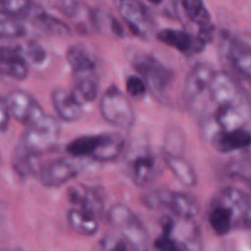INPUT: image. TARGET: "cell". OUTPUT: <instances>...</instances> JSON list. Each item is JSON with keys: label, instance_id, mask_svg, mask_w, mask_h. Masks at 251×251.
<instances>
[{"label": "cell", "instance_id": "1", "mask_svg": "<svg viewBox=\"0 0 251 251\" xmlns=\"http://www.w3.org/2000/svg\"><path fill=\"white\" fill-rule=\"evenodd\" d=\"M60 135L58 119L44 113L39 119L26 126L16 149L33 157L49 152L55 147Z\"/></svg>", "mask_w": 251, "mask_h": 251}, {"label": "cell", "instance_id": "2", "mask_svg": "<svg viewBox=\"0 0 251 251\" xmlns=\"http://www.w3.org/2000/svg\"><path fill=\"white\" fill-rule=\"evenodd\" d=\"M142 202L151 210L169 211L172 216L183 220H195L200 212V202L191 194L157 189L149 191L142 198Z\"/></svg>", "mask_w": 251, "mask_h": 251}, {"label": "cell", "instance_id": "3", "mask_svg": "<svg viewBox=\"0 0 251 251\" xmlns=\"http://www.w3.org/2000/svg\"><path fill=\"white\" fill-rule=\"evenodd\" d=\"M125 163L130 179L140 188L151 185L162 169L159 157L146 144L131 145L125 152Z\"/></svg>", "mask_w": 251, "mask_h": 251}, {"label": "cell", "instance_id": "4", "mask_svg": "<svg viewBox=\"0 0 251 251\" xmlns=\"http://www.w3.org/2000/svg\"><path fill=\"white\" fill-rule=\"evenodd\" d=\"M131 63L137 75L144 78L153 97L158 100L166 98L174 80L173 71L149 54H135Z\"/></svg>", "mask_w": 251, "mask_h": 251}, {"label": "cell", "instance_id": "5", "mask_svg": "<svg viewBox=\"0 0 251 251\" xmlns=\"http://www.w3.org/2000/svg\"><path fill=\"white\" fill-rule=\"evenodd\" d=\"M110 225L120 232L134 251H147V230L139 216L123 203L112 206L107 212Z\"/></svg>", "mask_w": 251, "mask_h": 251}, {"label": "cell", "instance_id": "6", "mask_svg": "<svg viewBox=\"0 0 251 251\" xmlns=\"http://www.w3.org/2000/svg\"><path fill=\"white\" fill-rule=\"evenodd\" d=\"M100 112L105 122L122 129H130L135 123V110L131 102L115 86L108 88L100 97Z\"/></svg>", "mask_w": 251, "mask_h": 251}, {"label": "cell", "instance_id": "7", "mask_svg": "<svg viewBox=\"0 0 251 251\" xmlns=\"http://www.w3.org/2000/svg\"><path fill=\"white\" fill-rule=\"evenodd\" d=\"M120 16L135 36L149 39L153 33V21L146 7L139 0H115Z\"/></svg>", "mask_w": 251, "mask_h": 251}, {"label": "cell", "instance_id": "8", "mask_svg": "<svg viewBox=\"0 0 251 251\" xmlns=\"http://www.w3.org/2000/svg\"><path fill=\"white\" fill-rule=\"evenodd\" d=\"M164 234L173 238L186 251H202L201 235L198 227L194 225V220L166 216L161 221Z\"/></svg>", "mask_w": 251, "mask_h": 251}, {"label": "cell", "instance_id": "9", "mask_svg": "<svg viewBox=\"0 0 251 251\" xmlns=\"http://www.w3.org/2000/svg\"><path fill=\"white\" fill-rule=\"evenodd\" d=\"M81 164L71 158H59L48 162L38 171L39 181L46 188H59L77 176Z\"/></svg>", "mask_w": 251, "mask_h": 251}, {"label": "cell", "instance_id": "10", "mask_svg": "<svg viewBox=\"0 0 251 251\" xmlns=\"http://www.w3.org/2000/svg\"><path fill=\"white\" fill-rule=\"evenodd\" d=\"M212 118L221 131L244 129L251 119V100L249 96L247 95L230 105L217 108Z\"/></svg>", "mask_w": 251, "mask_h": 251}, {"label": "cell", "instance_id": "11", "mask_svg": "<svg viewBox=\"0 0 251 251\" xmlns=\"http://www.w3.org/2000/svg\"><path fill=\"white\" fill-rule=\"evenodd\" d=\"M208 95L216 107L221 108L240 100L247 96V92L229 74L225 71H216L208 87Z\"/></svg>", "mask_w": 251, "mask_h": 251}, {"label": "cell", "instance_id": "12", "mask_svg": "<svg viewBox=\"0 0 251 251\" xmlns=\"http://www.w3.org/2000/svg\"><path fill=\"white\" fill-rule=\"evenodd\" d=\"M6 103L11 118L28 126L44 114V110L28 92L22 90H14L7 95Z\"/></svg>", "mask_w": 251, "mask_h": 251}, {"label": "cell", "instance_id": "13", "mask_svg": "<svg viewBox=\"0 0 251 251\" xmlns=\"http://www.w3.org/2000/svg\"><path fill=\"white\" fill-rule=\"evenodd\" d=\"M216 70L207 63H198L191 68L185 77L183 88V98L188 103H195L211 85Z\"/></svg>", "mask_w": 251, "mask_h": 251}, {"label": "cell", "instance_id": "14", "mask_svg": "<svg viewBox=\"0 0 251 251\" xmlns=\"http://www.w3.org/2000/svg\"><path fill=\"white\" fill-rule=\"evenodd\" d=\"M157 39L188 56L201 53L205 50L206 46H207V43L199 34L194 36L189 32L181 31V29H162L157 33Z\"/></svg>", "mask_w": 251, "mask_h": 251}, {"label": "cell", "instance_id": "15", "mask_svg": "<svg viewBox=\"0 0 251 251\" xmlns=\"http://www.w3.org/2000/svg\"><path fill=\"white\" fill-rule=\"evenodd\" d=\"M29 65L22 56L19 46L0 47V74L5 77L24 81L28 76Z\"/></svg>", "mask_w": 251, "mask_h": 251}, {"label": "cell", "instance_id": "16", "mask_svg": "<svg viewBox=\"0 0 251 251\" xmlns=\"http://www.w3.org/2000/svg\"><path fill=\"white\" fill-rule=\"evenodd\" d=\"M68 200L75 208L90 212L96 217H100L104 212V202L102 196L96 189L86 185H74L68 190Z\"/></svg>", "mask_w": 251, "mask_h": 251}, {"label": "cell", "instance_id": "17", "mask_svg": "<svg viewBox=\"0 0 251 251\" xmlns=\"http://www.w3.org/2000/svg\"><path fill=\"white\" fill-rule=\"evenodd\" d=\"M213 149L221 153H233L251 146V134L245 129L234 131H216L208 139Z\"/></svg>", "mask_w": 251, "mask_h": 251}, {"label": "cell", "instance_id": "18", "mask_svg": "<svg viewBox=\"0 0 251 251\" xmlns=\"http://www.w3.org/2000/svg\"><path fill=\"white\" fill-rule=\"evenodd\" d=\"M51 104L58 117L64 122H76L83 113V107L73 97L70 91L60 87L51 92Z\"/></svg>", "mask_w": 251, "mask_h": 251}, {"label": "cell", "instance_id": "19", "mask_svg": "<svg viewBox=\"0 0 251 251\" xmlns=\"http://www.w3.org/2000/svg\"><path fill=\"white\" fill-rule=\"evenodd\" d=\"M208 223L218 235H227L237 228L233 212L216 196L208 208Z\"/></svg>", "mask_w": 251, "mask_h": 251}, {"label": "cell", "instance_id": "20", "mask_svg": "<svg viewBox=\"0 0 251 251\" xmlns=\"http://www.w3.org/2000/svg\"><path fill=\"white\" fill-rule=\"evenodd\" d=\"M65 56L75 76L92 74L97 70V61L83 46H80V44L70 46L66 50Z\"/></svg>", "mask_w": 251, "mask_h": 251}, {"label": "cell", "instance_id": "21", "mask_svg": "<svg viewBox=\"0 0 251 251\" xmlns=\"http://www.w3.org/2000/svg\"><path fill=\"white\" fill-rule=\"evenodd\" d=\"M163 162L173 176L186 186H195L198 184V174L189 161L180 154H173L164 152Z\"/></svg>", "mask_w": 251, "mask_h": 251}, {"label": "cell", "instance_id": "22", "mask_svg": "<svg viewBox=\"0 0 251 251\" xmlns=\"http://www.w3.org/2000/svg\"><path fill=\"white\" fill-rule=\"evenodd\" d=\"M68 223L74 232L83 237H93L100 230L98 217L80 208L73 207L68 211Z\"/></svg>", "mask_w": 251, "mask_h": 251}, {"label": "cell", "instance_id": "23", "mask_svg": "<svg viewBox=\"0 0 251 251\" xmlns=\"http://www.w3.org/2000/svg\"><path fill=\"white\" fill-rule=\"evenodd\" d=\"M98 90H100V83H98L97 74L92 73L75 76V85L70 92L73 97L83 107L88 103L95 102L98 96Z\"/></svg>", "mask_w": 251, "mask_h": 251}, {"label": "cell", "instance_id": "24", "mask_svg": "<svg viewBox=\"0 0 251 251\" xmlns=\"http://www.w3.org/2000/svg\"><path fill=\"white\" fill-rule=\"evenodd\" d=\"M125 140L118 134H102L100 146L92 159L97 162H112L119 158L125 151Z\"/></svg>", "mask_w": 251, "mask_h": 251}, {"label": "cell", "instance_id": "25", "mask_svg": "<svg viewBox=\"0 0 251 251\" xmlns=\"http://www.w3.org/2000/svg\"><path fill=\"white\" fill-rule=\"evenodd\" d=\"M27 16H29L34 26L39 27L43 31L53 34H58V36H68V34H70V28H69V26L65 22L56 19L55 16L48 14L44 10L33 9L32 7Z\"/></svg>", "mask_w": 251, "mask_h": 251}, {"label": "cell", "instance_id": "26", "mask_svg": "<svg viewBox=\"0 0 251 251\" xmlns=\"http://www.w3.org/2000/svg\"><path fill=\"white\" fill-rule=\"evenodd\" d=\"M100 139H102V134L76 137L66 146V152L74 158L92 159L93 154L100 146Z\"/></svg>", "mask_w": 251, "mask_h": 251}, {"label": "cell", "instance_id": "27", "mask_svg": "<svg viewBox=\"0 0 251 251\" xmlns=\"http://www.w3.org/2000/svg\"><path fill=\"white\" fill-rule=\"evenodd\" d=\"M185 15L201 28L211 26V15L203 0H181Z\"/></svg>", "mask_w": 251, "mask_h": 251}, {"label": "cell", "instance_id": "28", "mask_svg": "<svg viewBox=\"0 0 251 251\" xmlns=\"http://www.w3.org/2000/svg\"><path fill=\"white\" fill-rule=\"evenodd\" d=\"M25 32L26 29L19 17L9 14L0 6V39L19 38L24 36Z\"/></svg>", "mask_w": 251, "mask_h": 251}, {"label": "cell", "instance_id": "29", "mask_svg": "<svg viewBox=\"0 0 251 251\" xmlns=\"http://www.w3.org/2000/svg\"><path fill=\"white\" fill-rule=\"evenodd\" d=\"M92 22L100 31H102L105 34H112L114 37H120L124 33L123 32V27L120 26L118 20L110 12L97 10L92 15Z\"/></svg>", "mask_w": 251, "mask_h": 251}, {"label": "cell", "instance_id": "30", "mask_svg": "<svg viewBox=\"0 0 251 251\" xmlns=\"http://www.w3.org/2000/svg\"><path fill=\"white\" fill-rule=\"evenodd\" d=\"M22 56L29 66H41L47 61V51L36 41H26L19 46Z\"/></svg>", "mask_w": 251, "mask_h": 251}, {"label": "cell", "instance_id": "31", "mask_svg": "<svg viewBox=\"0 0 251 251\" xmlns=\"http://www.w3.org/2000/svg\"><path fill=\"white\" fill-rule=\"evenodd\" d=\"M100 251H130L132 249L123 235L107 234L100 239Z\"/></svg>", "mask_w": 251, "mask_h": 251}, {"label": "cell", "instance_id": "32", "mask_svg": "<svg viewBox=\"0 0 251 251\" xmlns=\"http://www.w3.org/2000/svg\"><path fill=\"white\" fill-rule=\"evenodd\" d=\"M125 87H126L127 96L134 98V100H141L149 92L146 82L137 74L136 75H130L126 78V81H125Z\"/></svg>", "mask_w": 251, "mask_h": 251}, {"label": "cell", "instance_id": "33", "mask_svg": "<svg viewBox=\"0 0 251 251\" xmlns=\"http://www.w3.org/2000/svg\"><path fill=\"white\" fill-rule=\"evenodd\" d=\"M0 6L2 10L16 17L27 16L32 9L29 0H0Z\"/></svg>", "mask_w": 251, "mask_h": 251}, {"label": "cell", "instance_id": "34", "mask_svg": "<svg viewBox=\"0 0 251 251\" xmlns=\"http://www.w3.org/2000/svg\"><path fill=\"white\" fill-rule=\"evenodd\" d=\"M153 251H186L169 235L162 233L153 243Z\"/></svg>", "mask_w": 251, "mask_h": 251}, {"label": "cell", "instance_id": "35", "mask_svg": "<svg viewBox=\"0 0 251 251\" xmlns=\"http://www.w3.org/2000/svg\"><path fill=\"white\" fill-rule=\"evenodd\" d=\"M10 119H11V114H10L9 107H7L6 98L0 95V134L9 129Z\"/></svg>", "mask_w": 251, "mask_h": 251}, {"label": "cell", "instance_id": "36", "mask_svg": "<svg viewBox=\"0 0 251 251\" xmlns=\"http://www.w3.org/2000/svg\"><path fill=\"white\" fill-rule=\"evenodd\" d=\"M147 1L152 2V4H161V2L163 1V0H147Z\"/></svg>", "mask_w": 251, "mask_h": 251}, {"label": "cell", "instance_id": "37", "mask_svg": "<svg viewBox=\"0 0 251 251\" xmlns=\"http://www.w3.org/2000/svg\"><path fill=\"white\" fill-rule=\"evenodd\" d=\"M249 81H250V82H251V78H250V80H249Z\"/></svg>", "mask_w": 251, "mask_h": 251}]
</instances>
